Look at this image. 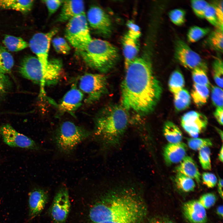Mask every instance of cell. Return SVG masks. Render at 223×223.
<instances>
[{
	"label": "cell",
	"instance_id": "6da1fadb",
	"mask_svg": "<svg viewBox=\"0 0 223 223\" xmlns=\"http://www.w3.org/2000/svg\"><path fill=\"white\" fill-rule=\"evenodd\" d=\"M133 187L116 188L85 209L84 223H143L147 208Z\"/></svg>",
	"mask_w": 223,
	"mask_h": 223
},
{
	"label": "cell",
	"instance_id": "7a4b0ae2",
	"mask_svg": "<svg viewBox=\"0 0 223 223\" xmlns=\"http://www.w3.org/2000/svg\"><path fill=\"white\" fill-rule=\"evenodd\" d=\"M126 70L121 84V105L127 110L141 115L151 113L162 92L151 63L144 58H137Z\"/></svg>",
	"mask_w": 223,
	"mask_h": 223
},
{
	"label": "cell",
	"instance_id": "3957f363",
	"mask_svg": "<svg viewBox=\"0 0 223 223\" xmlns=\"http://www.w3.org/2000/svg\"><path fill=\"white\" fill-rule=\"evenodd\" d=\"M129 123L127 110L122 105L109 106L103 109L94 122V137L104 154L120 145Z\"/></svg>",
	"mask_w": 223,
	"mask_h": 223
},
{
	"label": "cell",
	"instance_id": "277c9868",
	"mask_svg": "<svg viewBox=\"0 0 223 223\" xmlns=\"http://www.w3.org/2000/svg\"><path fill=\"white\" fill-rule=\"evenodd\" d=\"M78 52L89 66L103 73L114 67L119 58L116 48L100 39H92L83 50Z\"/></svg>",
	"mask_w": 223,
	"mask_h": 223
},
{
	"label": "cell",
	"instance_id": "5b68a950",
	"mask_svg": "<svg viewBox=\"0 0 223 223\" xmlns=\"http://www.w3.org/2000/svg\"><path fill=\"white\" fill-rule=\"evenodd\" d=\"M91 133L73 122H63L56 131L53 140L58 151L65 155L72 153L78 145L89 138Z\"/></svg>",
	"mask_w": 223,
	"mask_h": 223
},
{
	"label": "cell",
	"instance_id": "8992f818",
	"mask_svg": "<svg viewBox=\"0 0 223 223\" xmlns=\"http://www.w3.org/2000/svg\"><path fill=\"white\" fill-rule=\"evenodd\" d=\"M65 36L78 52L83 50L91 42L92 39L85 13L68 21L65 28Z\"/></svg>",
	"mask_w": 223,
	"mask_h": 223
},
{
	"label": "cell",
	"instance_id": "52a82bcc",
	"mask_svg": "<svg viewBox=\"0 0 223 223\" xmlns=\"http://www.w3.org/2000/svg\"><path fill=\"white\" fill-rule=\"evenodd\" d=\"M80 90L87 95L85 101L90 103L98 100L107 90V77L99 73H87L80 78Z\"/></svg>",
	"mask_w": 223,
	"mask_h": 223
},
{
	"label": "cell",
	"instance_id": "ba28073f",
	"mask_svg": "<svg viewBox=\"0 0 223 223\" xmlns=\"http://www.w3.org/2000/svg\"><path fill=\"white\" fill-rule=\"evenodd\" d=\"M22 76L33 82L39 84L43 88L49 80L48 69L43 68L37 57L27 56L22 60L19 69Z\"/></svg>",
	"mask_w": 223,
	"mask_h": 223
},
{
	"label": "cell",
	"instance_id": "9c48e42d",
	"mask_svg": "<svg viewBox=\"0 0 223 223\" xmlns=\"http://www.w3.org/2000/svg\"><path fill=\"white\" fill-rule=\"evenodd\" d=\"M70 209L68 190L66 187L62 186L57 191L48 211L53 223H65Z\"/></svg>",
	"mask_w": 223,
	"mask_h": 223
},
{
	"label": "cell",
	"instance_id": "30bf717a",
	"mask_svg": "<svg viewBox=\"0 0 223 223\" xmlns=\"http://www.w3.org/2000/svg\"><path fill=\"white\" fill-rule=\"evenodd\" d=\"M174 57L181 65L188 69L200 68L207 71V67L200 56L181 40L176 41Z\"/></svg>",
	"mask_w": 223,
	"mask_h": 223
},
{
	"label": "cell",
	"instance_id": "8fae6325",
	"mask_svg": "<svg viewBox=\"0 0 223 223\" xmlns=\"http://www.w3.org/2000/svg\"><path fill=\"white\" fill-rule=\"evenodd\" d=\"M58 31L54 28L46 33H38L34 34L28 43L31 50L37 56L42 66L48 67V53L52 38Z\"/></svg>",
	"mask_w": 223,
	"mask_h": 223
},
{
	"label": "cell",
	"instance_id": "7c38bea8",
	"mask_svg": "<svg viewBox=\"0 0 223 223\" xmlns=\"http://www.w3.org/2000/svg\"><path fill=\"white\" fill-rule=\"evenodd\" d=\"M0 134L3 141L10 146L33 150L40 149L34 141L18 132L10 124H5L1 126Z\"/></svg>",
	"mask_w": 223,
	"mask_h": 223
},
{
	"label": "cell",
	"instance_id": "4fadbf2b",
	"mask_svg": "<svg viewBox=\"0 0 223 223\" xmlns=\"http://www.w3.org/2000/svg\"><path fill=\"white\" fill-rule=\"evenodd\" d=\"M87 20L91 28L105 36L111 33L112 25L108 15L101 8L97 6L91 7L88 11Z\"/></svg>",
	"mask_w": 223,
	"mask_h": 223
},
{
	"label": "cell",
	"instance_id": "5bb4252c",
	"mask_svg": "<svg viewBox=\"0 0 223 223\" xmlns=\"http://www.w3.org/2000/svg\"><path fill=\"white\" fill-rule=\"evenodd\" d=\"M208 119L203 114L195 111H191L185 114L181 117L182 127L193 138H196L205 129Z\"/></svg>",
	"mask_w": 223,
	"mask_h": 223
},
{
	"label": "cell",
	"instance_id": "9a60e30c",
	"mask_svg": "<svg viewBox=\"0 0 223 223\" xmlns=\"http://www.w3.org/2000/svg\"><path fill=\"white\" fill-rule=\"evenodd\" d=\"M48 199V193L43 189L35 188L29 192L28 203L30 220L35 218L42 212Z\"/></svg>",
	"mask_w": 223,
	"mask_h": 223
},
{
	"label": "cell",
	"instance_id": "2e32d148",
	"mask_svg": "<svg viewBox=\"0 0 223 223\" xmlns=\"http://www.w3.org/2000/svg\"><path fill=\"white\" fill-rule=\"evenodd\" d=\"M83 98V93L73 86L65 94L58 105L59 113L62 114L75 111L81 106Z\"/></svg>",
	"mask_w": 223,
	"mask_h": 223
},
{
	"label": "cell",
	"instance_id": "e0dca14e",
	"mask_svg": "<svg viewBox=\"0 0 223 223\" xmlns=\"http://www.w3.org/2000/svg\"><path fill=\"white\" fill-rule=\"evenodd\" d=\"M183 213L191 223H206L207 216L205 209L198 200H191L183 204Z\"/></svg>",
	"mask_w": 223,
	"mask_h": 223
},
{
	"label": "cell",
	"instance_id": "ac0fdd59",
	"mask_svg": "<svg viewBox=\"0 0 223 223\" xmlns=\"http://www.w3.org/2000/svg\"><path fill=\"white\" fill-rule=\"evenodd\" d=\"M187 147L184 143H169L164 147L163 155L168 165L180 162L186 156Z\"/></svg>",
	"mask_w": 223,
	"mask_h": 223
},
{
	"label": "cell",
	"instance_id": "d6986e66",
	"mask_svg": "<svg viewBox=\"0 0 223 223\" xmlns=\"http://www.w3.org/2000/svg\"><path fill=\"white\" fill-rule=\"evenodd\" d=\"M60 13L57 21L63 22L69 21L84 13L85 5L82 0L63 1Z\"/></svg>",
	"mask_w": 223,
	"mask_h": 223
},
{
	"label": "cell",
	"instance_id": "ffe728a7",
	"mask_svg": "<svg viewBox=\"0 0 223 223\" xmlns=\"http://www.w3.org/2000/svg\"><path fill=\"white\" fill-rule=\"evenodd\" d=\"M122 44L126 70L130 63L137 58L139 46L137 40L130 38L127 34L123 37Z\"/></svg>",
	"mask_w": 223,
	"mask_h": 223
},
{
	"label": "cell",
	"instance_id": "44dd1931",
	"mask_svg": "<svg viewBox=\"0 0 223 223\" xmlns=\"http://www.w3.org/2000/svg\"><path fill=\"white\" fill-rule=\"evenodd\" d=\"M177 168V172L181 173L193 179L198 184L200 182V174L194 160L189 156H186Z\"/></svg>",
	"mask_w": 223,
	"mask_h": 223
},
{
	"label": "cell",
	"instance_id": "7402d4cb",
	"mask_svg": "<svg viewBox=\"0 0 223 223\" xmlns=\"http://www.w3.org/2000/svg\"><path fill=\"white\" fill-rule=\"evenodd\" d=\"M33 0H0V8L12 9L26 13L31 10Z\"/></svg>",
	"mask_w": 223,
	"mask_h": 223
},
{
	"label": "cell",
	"instance_id": "603a6c76",
	"mask_svg": "<svg viewBox=\"0 0 223 223\" xmlns=\"http://www.w3.org/2000/svg\"><path fill=\"white\" fill-rule=\"evenodd\" d=\"M163 132L164 136L169 143L181 142L182 133L179 128L173 122L168 121L164 123Z\"/></svg>",
	"mask_w": 223,
	"mask_h": 223
},
{
	"label": "cell",
	"instance_id": "cb8c5ba5",
	"mask_svg": "<svg viewBox=\"0 0 223 223\" xmlns=\"http://www.w3.org/2000/svg\"><path fill=\"white\" fill-rule=\"evenodd\" d=\"M208 88L205 86L194 84L191 95L196 106H202L207 103L209 95Z\"/></svg>",
	"mask_w": 223,
	"mask_h": 223
},
{
	"label": "cell",
	"instance_id": "d4e9b609",
	"mask_svg": "<svg viewBox=\"0 0 223 223\" xmlns=\"http://www.w3.org/2000/svg\"><path fill=\"white\" fill-rule=\"evenodd\" d=\"M3 42L7 49L12 52L23 50L29 46V44L22 38L10 35H6Z\"/></svg>",
	"mask_w": 223,
	"mask_h": 223
},
{
	"label": "cell",
	"instance_id": "484cf974",
	"mask_svg": "<svg viewBox=\"0 0 223 223\" xmlns=\"http://www.w3.org/2000/svg\"><path fill=\"white\" fill-rule=\"evenodd\" d=\"M173 95L174 105L176 110L182 111L189 106L191 97L186 90L183 88Z\"/></svg>",
	"mask_w": 223,
	"mask_h": 223
},
{
	"label": "cell",
	"instance_id": "4316f807",
	"mask_svg": "<svg viewBox=\"0 0 223 223\" xmlns=\"http://www.w3.org/2000/svg\"><path fill=\"white\" fill-rule=\"evenodd\" d=\"M14 65L13 56L5 47L0 46V71L4 74L10 72Z\"/></svg>",
	"mask_w": 223,
	"mask_h": 223
},
{
	"label": "cell",
	"instance_id": "83f0119b",
	"mask_svg": "<svg viewBox=\"0 0 223 223\" xmlns=\"http://www.w3.org/2000/svg\"><path fill=\"white\" fill-rule=\"evenodd\" d=\"M183 76L178 70H175L171 74L168 81V87L170 91L175 94L183 88L185 85Z\"/></svg>",
	"mask_w": 223,
	"mask_h": 223
},
{
	"label": "cell",
	"instance_id": "f1b7e54d",
	"mask_svg": "<svg viewBox=\"0 0 223 223\" xmlns=\"http://www.w3.org/2000/svg\"><path fill=\"white\" fill-rule=\"evenodd\" d=\"M175 181L178 188L185 192L193 191L195 187V182L192 179L180 173L177 172Z\"/></svg>",
	"mask_w": 223,
	"mask_h": 223
},
{
	"label": "cell",
	"instance_id": "f546056e",
	"mask_svg": "<svg viewBox=\"0 0 223 223\" xmlns=\"http://www.w3.org/2000/svg\"><path fill=\"white\" fill-rule=\"evenodd\" d=\"M209 32V28L193 26L189 29L187 32V41L190 43L196 42L207 35Z\"/></svg>",
	"mask_w": 223,
	"mask_h": 223
},
{
	"label": "cell",
	"instance_id": "4dcf8cb0",
	"mask_svg": "<svg viewBox=\"0 0 223 223\" xmlns=\"http://www.w3.org/2000/svg\"><path fill=\"white\" fill-rule=\"evenodd\" d=\"M223 30L217 28L209 35L208 42L214 50L220 52L223 51Z\"/></svg>",
	"mask_w": 223,
	"mask_h": 223
},
{
	"label": "cell",
	"instance_id": "1f68e13d",
	"mask_svg": "<svg viewBox=\"0 0 223 223\" xmlns=\"http://www.w3.org/2000/svg\"><path fill=\"white\" fill-rule=\"evenodd\" d=\"M212 76L214 80L219 87L223 88V62L220 59H216L212 67Z\"/></svg>",
	"mask_w": 223,
	"mask_h": 223
},
{
	"label": "cell",
	"instance_id": "d6a6232c",
	"mask_svg": "<svg viewBox=\"0 0 223 223\" xmlns=\"http://www.w3.org/2000/svg\"><path fill=\"white\" fill-rule=\"evenodd\" d=\"M207 71L200 68L192 70V76L194 84L205 86L208 88L210 83L207 75Z\"/></svg>",
	"mask_w": 223,
	"mask_h": 223
},
{
	"label": "cell",
	"instance_id": "836d02e7",
	"mask_svg": "<svg viewBox=\"0 0 223 223\" xmlns=\"http://www.w3.org/2000/svg\"><path fill=\"white\" fill-rule=\"evenodd\" d=\"M199 151V158L203 168L210 170L211 168L210 159L211 151L209 147H204Z\"/></svg>",
	"mask_w": 223,
	"mask_h": 223
},
{
	"label": "cell",
	"instance_id": "e575fe53",
	"mask_svg": "<svg viewBox=\"0 0 223 223\" xmlns=\"http://www.w3.org/2000/svg\"><path fill=\"white\" fill-rule=\"evenodd\" d=\"M53 46L55 51L59 54H67L71 50V48L66 40L63 38L57 37L52 40Z\"/></svg>",
	"mask_w": 223,
	"mask_h": 223
},
{
	"label": "cell",
	"instance_id": "d590c367",
	"mask_svg": "<svg viewBox=\"0 0 223 223\" xmlns=\"http://www.w3.org/2000/svg\"><path fill=\"white\" fill-rule=\"evenodd\" d=\"M189 147L191 149L195 150H199L204 147H209L212 146V141L208 138H192L187 139Z\"/></svg>",
	"mask_w": 223,
	"mask_h": 223
},
{
	"label": "cell",
	"instance_id": "8d00e7d4",
	"mask_svg": "<svg viewBox=\"0 0 223 223\" xmlns=\"http://www.w3.org/2000/svg\"><path fill=\"white\" fill-rule=\"evenodd\" d=\"M169 16L171 21L174 24L177 26H181L185 22L186 12L181 9H174L169 12Z\"/></svg>",
	"mask_w": 223,
	"mask_h": 223
},
{
	"label": "cell",
	"instance_id": "74e56055",
	"mask_svg": "<svg viewBox=\"0 0 223 223\" xmlns=\"http://www.w3.org/2000/svg\"><path fill=\"white\" fill-rule=\"evenodd\" d=\"M191 4L195 15L200 18H204V13L209 3L204 0H193L191 1Z\"/></svg>",
	"mask_w": 223,
	"mask_h": 223
},
{
	"label": "cell",
	"instance_id": "f35d334b",
	"mask_svg": "<svg viewBox=\"0 0 223 223\" xmlns=\"http://www.w3.org/2000/svg\"><path fill=\"white\" fill-rule=\"evenodd\" d=\"M223 92L222 89L214 86L211 89V98L213 104L216 108H223Z\"/></svg>",
	"mask_w": 223,
	"mask_h": 223
},
{
	"label": "cell",
	"instance_id": "ab89813d",
	"mask_svg": "<svg viewBox=\"0 0 223 223\" xmlns=\"http://www.w3.org/2000/svg\"><path fill=\"white\" fill-rule=\"evenodd\" d=\"M204 18H205L212 25L217 28L223 30L220 27L216 15L215 10L213 5L209 4L204 13Z\"/></svg>",
	"mask_w": 223,
	"mask_h": 223
},
{
	"label": "cell",
	"instance_id": "60d3db41",
	"mask_svg": "<svg viewBox=\"0 0 223 223\" xmlns=\"http://www.w3.org/2000/svg\"><path fill=\"white\" fill-rule=\"evenodd\" d=\"M198 200L205 209H208L215 204L216 198L214 194L209 193L202 195Z\"/></svg>",
	"mask_w": 223,
	"mask_h": 223
},
{
	"label": "cell",
	"instance_id": "b9f144b4",
	"mask_svg": "<svg viewBox=\"0 0 223 223\" xmlns=\"http://www.w3.org/2000/svg\"><path fill=\"white\" fill-rule=\"evenodd\" d=\"M11 83L6 74L0 71V99L4 96L10 90Z\"/></svg>",
	"mask_w": 223,
	"mask_h": 223
},
{
	"label": "cell",
	"instance_id": "7bdbcfd3",
	"mask_svg": "<svg viewBox=\"0 0 223 223\" xmlns=\"http://www.w3.org/2000/svg\"><path fill=\"white\" fill-rule=\"evenodd\" d=\"M127 26L128 29L126 33L130 38L138 40L141 35L140 29L138 25L131 20H129L127 23Z\"/></svg>",
	"mask_w": 223,
	"mask_h": 223
},
{
	"label": "cell",
	"instance_id": "ee69618b",
	"mask_svg": "<svg viewBox=\"0 0 223 223\" xmlns=\"http://www.w3.org/2000/svg\"><path fill=\"white\" fill-rule=\"evenodd\" d=\"M202 179L203 183L207 187L212 188L215 186L217 182V180L216 176L213 174L205 172L202 175Z\"/></svg>",
	"mask_w": 223,
	"mask_h": 223
},
{
	"label": "cell",
	"instance_id": "f6af8a7d",
	"mask_svg": "<svg viewBox=\"0 0 223 223\" xmlns=\"http://www.w3.org/2000/svg\"><path fill=\"white\" fill-rule=\"evenodd\" d=\"M47 7L49 16L55 13L62 4L63 1L59 0L42 1Z\"/></svg>",
	"mask_w": 223,
	"mask_h": 223
},
{
	"label": "cell",
	"instance_id": "bcb514c9",
	"mask_svg": "<svg viewBox=\"0 0 223 223\" xmlns=\"http://www.w3.org/2000/svg\"><path fill=\"white\" fill-rule=\"evenodd\" d=\"M223 1H220L213 5L215 10L219 25L222 29H223Z\"/></svg>",
	"mask_w": 223,
	"mask_h": 223
},
{
	"label": "cell",
	"instance_id": "7dc6e473",
	"mask_svg": "<svg viewBox=\"0 0 223 223\" xmlns=\"http://www.w3.org/2000/svg\"><path fill=\"white\" fill-rule=\"evenodd\" d=\"M214 115L218 123L221 125H223V108H216L214 112Z\"/></svg>",
	"mask_w": 223,
	"mask_h": 223
},
{
	"label": "cell",
	"instance_id": "c3c4849f",
	"mask_svg": "<svg viewBox=\"0 0 223 223\" xmlns=\"http://www.w3.org/2000/svg\"><path fill=\"white\" fill-rule=\"evenodd\" d=\"M148 223H174L170 220L163 217H155L151 219Z\"/></svg>",
	"mask_w": 223,
	"mask_h": 223
},
{
	"label": "cell",
	"instance_id": "681fc988",
	"mask_svg": "<svg viewBox=\"0 0 223 223\" xmlns=\"http://www.w3.org/2000/svg\"><path fill=\"white\" fill-rule=\"evenodd\" d=\"M223 181L222 179L220 178L218 184V191L220 196L222 199L223 198Z\"/></svg>",
	"mask_w": 223,
	"mask_h": 223
},
{
	"label": "cell",
	"instance_id": "f907efd6",
	"mask_svg": "<svg viewBox=\"0 0 223 223\" xmlns=\"http://www.w3.org/2000/svg\"><path fill=\"white\" fill-rule=\"evenodd\" d=\"M223 206L222 205H220L218 206L216 210V212L218 216L221 217H223Z\"/></svg>",
	"mask_w": 223,
	"mask_h": 223
},
{
	"label": "cell",
	"instance_id": "816d5d0a",
	"mask_svg": "<svg viewBox=\"0 0 223 223\" xmlns=\"http://www.w3.org/2000/svg\"><path fill=\"white\" fill-rule=\"evenodd\" d=\"M223 146H222L221 148L219 154V159L221 161H223Z\"/></svg>",
	"mask_w": 223,
	"mask_h": 223
},
{
	"label": "cell",
	"instance_id": "f5cc1de1",
	"mask_svg": "<svg viewBox=\"0 0 223 223\" xmlns=\"http://www.w3.org/2000/svg\"><path fill=\"white\" fill-rule=\"evenodd\" d=\"M217 129V131L219 133V134L221 138V139L222 140H223V132L222 131H221V129Z\"/></svg>",
	"mask_w": 223,
	"mask_h": 223
}]
</instances>
